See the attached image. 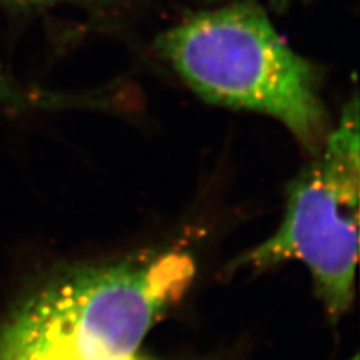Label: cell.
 I'll list each match as a JSON object with an SVG mask.
<instances>
[{
	"mask_svg": "<svg viewBox=\"0 0 360 360\" xmlns=\"http://www.w3.org/2000/svg\"><path fill=\"white\" fill-rule=\"evenodd\" d=\"M193 275L180 252L74 270L13 314L0 360H129Z\"/></svg>",
	"mask_w": 360,
	"mask_h": 360,
	"instance_id": "1",
	"label": "cell"
},
{
	"mask_svg": "<svg viewBox=\"0 0 360 360\" xmlns=\"http://www.w3.org/2000/svg\"><path fill=\"white\" fill-rule=\"evenodd\" d=\"M129 360H135V359H134V357H132V359H129Z\"/></svg>",
	"mask_w": 360,
	"mask_h": 360,
	"instance_id": "8",
	"label": "cell"
},
{
	"mask_svg": "<svg viewBox=\"0 0 360 360\" xmlns=\"http://www.w3.org/2000/svg\"><path fill=\"white\" fill-rule=\"evenodd\" d=\"M158 50L209 103L275 117L312 153L328 137L314 68L257 5L202 11L167 30Z\"/></svg>",
	"mask_w": 360,
	"mask_h": 360,
	"instance_id": "2",
	"label": "cell"
},
{
	"mask_svg": "<svg viewBox=\"0 0 360 360\" xmlns=\"http://www.w3.org/2000/svg\"><path fill=\"white\" fill-rule=\"evenodd\" d=\"M291 2L292 0H272V5L279 9H285Z\"/></svg>",
	"mask_w": 360,
	"mask_h": 360,
	"instance_id": "5",
	"label": "cell"
},
{
	"mask_svg": "<svg viewBox=\"0 0 360 360\" xmlns=\"http://www.w3.org/2000/svg\"><path fill=\"white\" fill-rule=\"evenodd\" d=\"M21 101V94L17 90L15 84L9 80L6 74L0 68V103L5 104H18Z\"/></svg>",
	"mask_w": 360,
	"mask_h": 360,
	"instance_id": "4",
	"label": "cell"
},
{
	"mask_svg": "<svg viewBox=\"0 0 360 360\" xmlns=\"http://www.w3.org/2000/svg\"><path fill=\"white\" fill-rule=\"evenodd\" d=\"M350 360H357V356H354L353 359H350Z\"/></svg>",
	"mask_w": 360,
	"mask_h": 360,
	"instance_id": "7",
	"label": "cell"
},
{
	"mask_svg": "<svg viewBox=\"0 0 360 360\" xmlns=\"http://www.w3.org/2000/svg\"><path fill=\"white\" fill-rule=\"evenodd\" d=\"M18 2H33V4H39V2H53V0H18Z\"/></svg>",
	"mask_w": 360,
	"mask_h": 360,
	"instance_id": "6",
	"label": "cell"
},
{
	"mask_svg": "<svg viewBox=\"0 0 360 360\" xmlns=\"http://www.w3.org/2000/svg\"><path fill=\"white\" fill-rule=\"evenodd\" d=\"M359 108L348 104L333 132L288 188L283 222L240 263L300 260L336 320L353 300L359 248Z\"/></svg>",
	"mask_w": 360,
	"mask_h": 360,
	"instance_id": "3",
	"label": "cell"
}]
</instances>
